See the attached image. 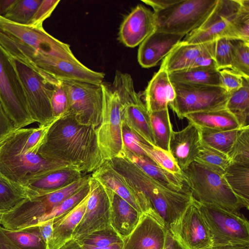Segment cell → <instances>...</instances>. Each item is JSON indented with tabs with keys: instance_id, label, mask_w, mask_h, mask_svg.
<instances>
[{
	"instance_id": "cell-1",
	"label": "cell",
	"mask_w": 249,
	"mask_h": 249,
	"mask_svg": "<svg viewBox=\"0 0 249 249\" xmlns=\"http://www.w3.org/2000/svg\"><path fill=\"white\" fill-rule=\"evenodd\" d=\"M43 158L73 166L83 174H91L104 162L98 146L96 128L64 115L49 127L38 150Z\"/></svg>"
},
{
	"instance_id": "cell-2",
	"label": "cell",
	"mask_w": 249,
	"mask_h": 249,
	"mask_svg": "<svg viewBox=\"0 0 249 249\" xmlns=\"http://www.w3.org/2000/svg\"><path fill=\"white\" fill-rule=\"evenodd\" d=\"M107 161L131 186L147 197L168 230L193 201L188 187L181 191L171 190L146 175L123 156Z\"/></svg>"
},
{
	"instance_id": "cell-3",
	"label": "cell",
	"mask_w": 249,
	"mask_h": 249,
	"mask_svg": "<svg viewBox=\"0 0 249 249\" xmlns=\"http://www.w3.org/2000/svg\"><path fill=\"white\" fill-rule=\"evenodd\" d=\"M33 128L16 130L0 145V175L23 186L31 179L47 173L74 167L26 151L25 144Z\"/></svg>"
},
{
	"instance_id": "cell-4",
	"label": "cell",
	"mask_w": 249,
	"mask_h": 249,
	"mask_svg": "<svg viewBox=\"0 0 249 249\" xmlns=\"http://www.w3.org/2000/svg\"><path fill=\"white\" fill-rule=\"evenodd\" d=\"M181 172L193 198L196 201L235 212H240V210L244 208L222 174L196 161Z\"/></svg>"
},
{
	"instance_id": "cell-5",
	"label": "cell",
	"mask_w": 249,
	"mask_h": 249,
	"mask_svg": "<svg viewBox=\"0 0 249 249\" xmlns=\"http://www.w3.org/2000/svg\"><path fill=\"white\" fill-rule=\"evenodd\" d=\"M217 0H178L154 12L156 30L186 36L199 27L214 8Z\"/></svg>"
},
{
	"instance_id": "cell-6",
	"label": "cell",
	"mask_w": 249,
	"mask_h": 249,
	"mask_svg": "<svg viewBox=\"0 0 249 249\" xmlns=\"http://www.w3.org/2000/svg\"><path fill=\"white\" fill-rule=\"evenodd\" d=\"M194 200L208 226L213 247L249 245V223L244 215L215 205Z\"/></svg>"
},
{
	"instance_id": "cell-7",
	"label": "cell",
	"mask_w": 249,
	"mask_h": 249,
	"mask_svg": "<svg viewBox=\"0 0 249 249\" xmlns=\"http://www.w3.org/2000/svg\"><path fill=\"white\" fill-rule=\"evenodd\" d=\"M0 100L16 130L35 123L13 57L0 44Z\"/></svg>"
},
{
	"instance_id": "cell-8",
	"label": "cell",
	"mask_w": 249,
	"mask_h": 249,
	"mask_svg": "<svg viewBox=\"0 0 249 249\" xmlns=\"http://www.w3.org/2000/svg\"><path fill=\"white\" fill-rule=\"evenodd\" d=\"M111 85L120 98L122 122L144 141L155 146L149 113L135 89L131 76L116 71Z\"/></svg>"
},
{
	"instance_id": "cell-9",
	"label": "cell",
	"mask_w": 249,
	"mask_h": 249,
	"mask_svg": "<svg viewBox=\"0 0 249 249\" xmlns=\"http://www.w3.org/2000/svg\"><path fill=\"white\" fill-rule=\"evenodd\" d=\"M101 122L96 128L97 140L104 161L118 157L124 149L119 95L112 85L103 82Z\"/></svg>"
},
{
	"instance_id": "cell-10",
	"label": "cell",
	"mask_w": 249,
	"mask_h": 249,
	"mask_svg": "<svg viewBox=\"0 0 249 249\" xmlns=\"http://www.w3.org/2000/svg\"><path fill=\"white\" fill-rule=\"evenodd\" d=\"M13 59L31 118L39 125L51 123L56 118L53 115L51 98L55 87L61 81L52 82L20 61L14 58Z\"/></svg>"
},
{
	"instance_id": "cell-11",
	"label": "cell",
	"mask_w": 249,
	"mask_h": 249,
	"mask_svg": "<svg viewBox=\"0 0 249 249\" xmlns=\"http://www.w3.org/2000/svg\"><path fill=\"white\" fill-rule=\"evenodd\" d=\"M172 83L175 98L169 106L180 119L191 113L225 108L230 95L220 86Z\"/></svg>"
},
{
	"instance_id": "cell-12",
	"label": "cell",
	"mask_w": 249,
	"mask_h": 249,
	"mask_svg": "<svg viewBox=\"0 0 249 249\" xmlns=\"http://www.w3.org/2000/svg\"><path fill=\"white\" fill-rule=\"evenodd\" d=\"M67 89L68 107L64 115L82 124L96 128L100 124L103 107L101 85L74 81L63 82Z\"/></svg>"
},
{
	"instance_id": "cell-13",
	"label": "cell",
	"mask_w": 249,
	"mask_h": 249,
	"mask_svg": "<svg viewBox=\"0 0 249 249\" xmlns=\"http://www.w3.org/2000/svg\"><path fill=\"white\" fill-rule=\"evenodd\" d=\"M0 30L45 55L74 62L79 61L68 44L54 38L43 28L17 24L0 16Z\"/></svg>"
},
{
	"instance_id": "cell-14",
	"label": "cell",
	"mask_w": 249,
	"mask_h": 249,
	"mask_svg": "<svg viewBox=\"0 0 249 249\" xmlns=\"http://www.w3.org/2000/svg\"><path fill=\"white\" fill-rule=\"evenodd\" d=\"M168 230L186 249H210L213 246L208 226L194 199Z\"/></svg>"
},
{
	"instance_id": "cell-15",
	"label": "cell",
	"mask_w": 249,
	"mask_h": 249,
	"mask_svg": "<svg viewBox=\"0 0 249 249\" xmlns=\"http://www.w3.org/2000/svg\"><path fill=\"white\" fill-rule=\"evenodd\" d=\"M89 196L85 213L72 234V238L96 231L112 227L110 220V204L106 188L90 176Z\"/></svg>"
},
{
	"instance_id": "cell-16",
	"label": "cell",
	"mask_w": 249,
	"mask_h": 249,
	"mask_svg": "<svg viewBox=\"0 0 249 249\" xmlns=\"http://www.w3.org/2000/svg\"><path fill=\"white\" fill-rule=\"evenodd\" d=\"M91 176L126 201L140 213L150 215L165 226L147 197L142 192L131 186L107 161H105L91 174Z\"/></svg>"
},
{
	"instance_id": "cell-17",
	"label": "cell",
	"mask_w": 249,
	"mask_h": 249,
	"mask_svg": "<svg viewBox=\"0 0 249 249\" xmlns=\"http://www.w3.org/2000/svg\"><path fill=\"white\" fill-rule=\"evenodd\" d=\"M242 0H217V3L203 24L186 35L183 42L200 44L223 37L241 6Z\"/></svg>"
},
{
	"instance_id": "cell-18",
	"label": "cell",
	"mask_w": 249,
	"mask_h": 249,
	"mask_svg": "<svg viewBox=\"0 0 249 249\" xmlns=\"http://www.w3.org/2000/svg\"><path fill=\"white\" fill-rule=\"evenodd\" d=\"M155 30L154 12L143 5L138 4L122 23L119 39L125 46L134 48L140 45Z\"/></svg>"
},
{
	"instance_id": "cell-19",
	"label": "cell",
	"mask_w": 249,
	"mask_h": 249,
	"mask_svg": "<svg viewBox=\"0 0 249 249\" xmlns=\"http://www.w3.org/2000/svg\"><path fill=\"white\" fill-rule=\"evenodd\" d=\"M167 229L147 213H142L138 225L123 239L124 249H163Z\"/></svg>"
},
{
	"instance_id": "cell-20",
	"label": "cell",
	"mask_w": 249,
	"mask_h": 249,
	"mask_svg": "<svg viewBox=\"0 0 249 249\" xmlns=\"http://www.w3.org/2000/svg\"><path fill=\"white\" fill-rule=\"evenodd\" d=\"M201 140L198 127L189 122L178 131H173L169 141V152L181 171L186 170L198 155Z\"/></svg>"
},
{
	"instance_id": "cell-21",
	"label": "cell",
	"mask_w": 249,
	"mask_h": 249,
	"mask_svg": "<svg viewBox=\"0 0 249 249\" xmlns=\"http://www.w3.org/2000/svg\"><path fill=\"white\" fill-rule=\"evenodd\" d=\"M184 36L155 30L140 45L138 52L139 63L144 68L154 67L181 41Z\"/></svg>"
},
{
	"instance_id": "cell-22",
	"label": "cell",
	"mask_w": 249,
	"mask_h": 249,
	"mask_svg": "<svg viewBox=\"0 0 249 249\" xmlns=\"http://www.w3.org/2000/svg\"><path fill=\"white\" fill-rule=\"evenodd\" d=\"M105 188L110 201L111 226L124 239L135 229L142 214L112 190Z\"/></svg>"
},
{
	"instance_id": "cell-23",
	"label": "cell",
	"mask_w": 249,
	"mask_h": 249,
	"mask_svg": "<svg viewBox=\"0 0 249 249\" xmlns=\"http://www.w3.org/2000/svg\"><path fill=\"white\" fill-rule=\"evenodd\" d=\"M145 105L149 113L166 109L175 98V91L168 73L160 68L145 89Z\"/></svg>"
},
{
	"instance_id": "cell-24",
	"label": "cell",
	"mask_w": 249,
	"mask_h": 249,
	"mask_svg": "<svg viewBox=\"0 0 249 249\" xmlns=\"http://www.w3.org/2000/svg\"><path fill=\"white\" fill-rule=\"evenodd\" d=\"M215 40L191 44L180 41L162 60L160 68L168 73L189 68L194 61L205 53L214 54Z\"/></svg>"
},
{
	"instance_id": "cell-25",
	"label": "cell",
	"mask_w": 249,
	"mask_h": 249,
	"mask_svg": "<svg viewBox=\"0 0 249 249\" xmlns=\"http://www.w3.org/2000/svg\"><path fill=\"white\" fill-rule=\"evenodd\" d=\"M84 175L75 167L53 171L30 180L24 187L33 197L46 195L64 187Z\"/></svg>"
},
{
	"instance_id": "cell-26",
	"label": "cell",
	"mask_w": 249,
	"mask_h": 249,
	"mask_svg": "<svg viewBox=\"0 0 249 249\" xmlns=\"http://www.w3.org/2000/svg\"><path fill=\"white\" fill-rule=\"evenodd\" d=\"M119 156L124 157L146 175L171 190L181 191L188 187L182 174H175L167 171L147 156L136 155L124 146L123 152Z\"/></svg>"
},
{
	"instance_id": "cell-27",
	"label": "cell",
	"mask_w": 249,
	"mask_h": 249,
	"mask_svg": "<svg viewBox=\"0 0 249 249\" xmlns=\"http://www.w3.org/2000/svg\"><path fill=\"white\" fill-rule=\"evenodd\" d=\"M89 194L73 210L64 216L54 219L48 249H59L72 238V234L85 213Z\"/></svg>"
},
{
	"instance_id": "cell-28",
	"label": "cell",
	"mask_w": 249,
	"mask_h": 249,
	"mask_svg": "<svg viewBox=\"0 0 249 249\" xmlns=\"http://www.w3.org/2000/svg\"><path fill=\"white\" fill-rule=\"evenodd\" d=\"M189 122L198 128L230 130L242 128L235 116L226 108L194 112L185 115Z\"/></svg>"
},
{
	"instance_id": "cell-29",
	"label": "cell",
	"mask_w": 249,
	"mask_h": 249,
	"mask_svg": "<svg viewBox=\"0 0 249 249\" xmlns=\"http://www.w3.org/2000/svg\"><path fill=\"white\" fill-rule=\"evenodd\" d=\"M223 177L230 188L244 208H249V163L232 162Z\"/></svg>"
},
{
	"instance_id": "cell-30",
	"label": "cell",
	"mask_w": 249,
	"mask_h": 249,
	"mask_svg": "<svg viewBox=\"0 0 249 249\" xmlns=\"http://www.w3.org/2000/svg\"><path fill=\"white\" fill-rule=\"evenodd\" d=\"M172 82L221 87L219 71L216 69L195 67L168 73Z\"/></svg>"
},
{
	"instance_id": "cell-31",
	"label": "cell",
	"mask_w": 249,
	"mask_h": 249,
	"mask_svg": "<svg viewBox=\"0 0 249 249\" xmlns=\"http://www.w3.org/2000/svg\"><path fill=\"white\" fill-rule=\"evenodd\" d=\"M1 230L5 236L19 249H48L38 225L18 230H10L3 227Z\"/></svg>"
},
{
	"instance_id": "cell-32",
	"label": "cell",
	"mask_w": 249,
	"mask_h": 249,
	"mask_svg": "<svg viewBox=\"0 0 249 249\" xmlns=\"http://www.w3.org/2000/svg\"><path fill=\"white\" fill-rule=\"evenodd\" d=\"M32 197L26 187L0 175V212H8L23 200Z\"/></svg>"
},
{
	"instance_id": "cell-33",
	"label": "cell",
	"mask_w": 249,
	"mask_h": 249,
	"mask_svg": "<svg viewBox=\"0 0 249 249\" xmlns=\"http://www.w3.org/2000/svg\"><path fill=\"white\" fill-rule=\"evenodd\" d=\"M226 108L235 116L241 127L249 126V79L244 78L242 86L230 93Z\"/></svg>"
},
{
	"instance_id": "cell-34",
	"label": "cell",
	"mask_w": 249,
	"mask_h": 249,
	"mask_svg": "<svg viewBox=\"0 0 249 249\" xmlns=\"http://www.w3.org/2000/svg\"><path fill=\"white\" fill-rule=\"evenodd\" d=\"M155 146L169 152V144L173 131L168 108L149 113Z\"/></svg>"
},
{
	"instance_id": "cell-35",
	"label": "cell",
	"mask_w": 249,
	"mask_h": 249,
	"mask_svg": "<svg viewBox=\"0 0 249 249\" xmlns=\"http://www.w3.org/2000/svg\"><path fill=\"white\" fill-rule=\"evenodd\" d=\"M198 128L202 144L228 154L241 128L230 130Z\"/></svg>"
},
{
	"instance_id": "cell-36",
	"label": "cell",
	"mask_w": 249,
	"mask_h": 249,
	"mask_svg": "<svg viewBox=\"0 0 249 249\" xmlns=\"http://www.w3.org/2000/svg\"><path fill=\"white\" fill-rule=\"evenodd\" d=\"M42 0H14L3 16L17 24L29 25Z\"/></svg>"
},
{
	"instance_id": "cell-37",
	"label": "cell",
	"mask_w": 249,
	"mask_h": 249,
	"mask_svg": "<svg viewBox=\"0 0 249 249\" xmlns=\"http://www.w3.org/2000/svg\"><path fill=\"white\" fill-rule=\"evenodd\" d=\"M249 42V0H242L241 6L224 37Z\"/></svg>"
},
{
	"instance_id": "cell-38",
	"label": "cell",
	"mask_w": 249,
	"mask_h": 249,
	"mask_svg": "<svg viewBox=\"0 0 249 249\" xmlns=\"http://www.w3.org/2000/svg\"><path fill=\"white\" fill-rule=\"evenodd\" d=\"M195 161L222 175L231 163L227 154L202 144Z\"/></svg>"
},
{
	"instance_id": "cell-39",
	"label": "cell",
	"mask_w": 249,
	"mask_h": 249,
	"mask_svg": "<svg viewBox=\"0 0 249 249\" xmlns=\"http://www.w3.org/2000/svg\"><path fill=\"white\" fill-rule=\"evenodd\" d=\"M80 245L104 248L123 244V239L112 228L96 231L75 239Z\"/></svg>"
},
{
	"instance_id": "cell-40",
	"label": "cell",
	"mask_w": 249,
	"mask_h": 249,
	"mask_svg": "<svg viewBox=\"0 0 249 249\" xmlns=\"http://www.w3.org/2000/svg\"><path fill=\"white\" fill-rule=\"evenodd\" d=\"M89 182L85 186L65 199L51 212L41 217L38 220L37 225L49 220L59 219L67 214L89 194Z\"/></svg>"
},
{
	"instance_id": "cell-41",
	"label": "cell",
	"mask_w": 249,
	"mask_h": 249,
	"mask_svg": "<svg viewBox=\"0 0 249 249\" xmlns=\"http://www.w3.org/2000/svg\"><path fill=\"white\" fill-rule=\"evenodd\" d=\"M140 146L146 155L160 167L175 174H182V172L170 152L142 141Z\"/></svg>"
},
{
	"instance_id": "cell-42",
	"label": "cell",
	"mask_w": 249,
	"mask_h": 249,
	"mask_svg": "<svg viewBox=\"0 0 249 249\" xmlns=\"http://www.w3.org/2000/svg\"><path fill=\"white\" fill-rule=\"evenodd\" d=\"M230 69L249 79V42L232 39V54Z\"/></svg>"
},
{
	"instance_id": "cell-43",
	"label": "cell",
	"mask_w": 249,
	"mask_h": 249,
	"mask_svg": "<svg viewBox=\"0 0 249 249\" xmlns=\"http://www.w3.org/2000/svg\"><path fill=\"white\" fill-rule=\"evenodd\" d=\"M227 155L232 162L249 163V126L240 129Z\"/></svg>"
},
{
	"instance_id": "cell-44",
	"label": "cell",
	"mask_w": 249,
	"mask_h": 249,
	"mask_svg": "<svg viewBox=\"0 0 249 249\" xmlns=\"http://www.w3.org/2000/svg\"><path fill=\"white\" fill-rule=\"evenodd\" d=\"M232 54V39L220 37L214 42L213 58L218 71L230 69Z\"/></svg>"
},
{
	"instance_id": "cell-45",
	"label": "cell",
	"mask_w": 249,
	"mask_h": 249,
	"mask_svg": "<svg viewBox=\"0 0 249 249\" xmlns=\"http://www.w3.org/2000/svg\"><path fill=\"white\" fill-rule=\"evenodd\" d=\"M51 105L54 118L63 116L66 114L68 107V97L63 82H60L55 87L51 98Z\"/></svg>"
},
{
	"instance_id": "cell-46",
	"label": "cell",
	"mask_w": 249,
	"mask_h": 249,
	"mask_svg": "<svg viewBox=\"0 0 249 249\" xmlns=\"http://www.w3.org/2000/svg\"><path fill=\"white\" fill-rule=\"evenodd\" d=\"M60 1L59 0H42L29 25L35 28H43L44 21L50 17Z\"/></svg>"
},
{
	"instance_id": "cell-47",
	"label": "cell",
	"mask_w": 249,
	"mask_h": 249,
	"mask_svg": "<svg viewBox=\"0 0 249 249\" xmlns=\"http://www.w3.org/2000/svg\"><path fill=\"white\" fill-rule=\"evenodd\" d=\"M221 87L231 93L243 85L244 77L232 70L228 69L219 71Z\"/></svg>"
},
{
	"instance_id": "cell-48",
	"label": "cell",
	"mask_w": 249,
	"mask_h": 249,
	"mask_svg": "<svg viewBox=\"0 0 249 249\" xmlns=\"http://www.w3.org/2000/svg\"><path fill=\"white\" fill-rule=\"evenodd\" d=\"M58 118L47 125H39V127L33 128L25 144L24 149L26 151L37 153L39 147L43 142L48 130Z\"/></svg>"
},
{
	"instance_id": "cell-49",
	"label": "cell",
	"mask_w": 249,
	"mask_h": 249,
	"mask_svg": "<svg viewBox=\"0 0 249 249\" xmlns=\"http://www.w3.org/2000/svg\"><path fill=\"white\" fill-rule=\"evenodd\" d=\"M122 132L125 147L136 155L147 156L140 146V142L144 140L137 135L123 122L122 125Z\"/></svg>"
},
{
	"instance_id": "cell-50",
	"label": "cell",
	"mask_w": 249,
	"mask_h": 249,
	"mask_svg": "<svg viewBox=\"0 0 249 249\" xmlns=\"http://www.w3.org/2000/svg\"><path fill=\"white\" fill-rule=\"evenodd\" d=\"M15 130L14 124L0 100V145Z\"/></svg>"
},
{
	"instance_id": "cell-51",
	"label": "cell",
	"mask_w": 249,
	"mask_h": 249,
	"mask_svg": "<svg viewBox=\"0 0 249 249\" xmlns=\"http://www.w3.org/2000/svg\"><path fill=\"white\" fill-rule=\"evenodd\" d=\"M195 67L217 70L213 58V54L209 53L203 54L197 57L192 63L189 68Z\"/></svg>"
},
{
	"instance_id": "cell-52",
	"label": "cell",
	"mask_w": 249,
	"mask_h": 249,
	"mask_svg": "<svg viewBox=\"0 0 249 249\" xmlns=\"http://www.w3.org/2000/svg\"><path fill=\"white\" fill-rule=\"evenodd\" d=\"M54 219H51L37 225L39 226L41 236L48 244L53 232Z\"/></svg>"
},
{
	"instance_id": "cell-53",
	"label": "cell",
	"mask_w": 249,
	"mask_h": 249,
	"mask_svg": "<svg viewBox=\"0 0 249 249\" xmlns=\"http://www.w3.org/2000/svg\"><path fill=\"white\" fill-rule=\"evenodd\" d=\"M178 0H142V1L153 8L154 12H157L177 2Z\"/></svg>"
},
{
	"instance_id": "cell-54",
	"label": "cell",
	"mask_w": 249,
	"mask_h": 249,
	"mask_svg": "<svg viewBox=\"0 0 249 249\" xmlns=\"http://www.w3.org/2000/svg\"><path fill=\"white\" fill-rule=\"evenodd\" d=\"M163 249H186L182 246L167 229Z\"/></svg>"
},
{
	"instance_id": "cell-55",
	"label": "cell",
	"mask_w": 249,
	"mask_h": 249,
	"mask_svg": "<svg viewBox=\"0 0 249 249\" xmlns=\"http://www.w3.org/2000/svg\"><path fill=\"white\" fill-rule=\"evenodd\" d=\"M0 226V249H19L5 236Z\"/></svg>"
},
{
	"instance_id": "cell-56",
	"label": "cell",
	"mask_w": 249,
	"mask_h": 249,
	"mask_svg": "<svg viewBox=\"0 0 249 249\" xmlns=\"http://www.w3.org/2000/svg\"><path fill=\"white\" fill-rule=\"evenodd\" d=\"M210 249H249V245H230L212 247Z\"/></svg>"
},
{
	"instance_id": "cell-57",
	"label": "cell",
	"mask_w": 249,
	"mask_h": 249,
	"mask_svg": "<svg viewBox=\"0 0 249 249\" xmlns=\"http://www.w3.org/2000/svg\"><path fill=\"white\" fill-rule=\"evenodd\" d=\"M14 0H0V16L3 17Z\"/></svg>"
},
{
	"instance_id": "cell-58",
	"label": "cell",
	"mask_w": 249,
	"mask_h": 249,
	"mask_svg": "<svg viewBox=\"0 0 249 249\" xmlns=\"http://www.w3.org/2000/svg\"><path fill=\"white\" fill-rule=\"evenodd\" d=\"M59 249H83L75 239L72 238Z\"/></svg>"
},
{
	"instance_id": "cell-59",
	"label": "cell",
	"mask_w": 249,
	"mask_h": 249,
	"mask_svg": "<svg viewBox=\"0 0 249 249\" xmlns=\"http://www.w3.org/2000/svg\"><path fill=\"white\" fill-rule=\"evenodd\" d=\"M80 246H81L83 249H124V243L116 244L104 248H96L84 245Z\"/></svg>"
},
{
	"instance_id": "cell-60",
	"label": "cell",
	"mask_w": 249,
	"mask_h": 249,
	"mask_svg": "<svg viewBox=\"0 0 249 249\" xmlns=\"http://www.w3.org/2000/svg\"><path fill=\"white\" fill-rule=\"evenodd\" d=\"M4 213L0 212V224H1L2 215Z\"/></svg>"
}]
</instances>
